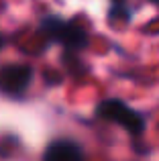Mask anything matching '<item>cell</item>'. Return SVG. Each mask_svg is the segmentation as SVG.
<instances>
[{
  "label": "cell",
  "mask_w": 159,
  "mask_h": 161,
  "mask_svg": "<svg viewBox=\"0 0 159 161\" xmlns=\"http://www.w3.org/2000/svg\"><path fill=\"white\" fill-rule=\"evenodd\" d=\"M114 4H124V0H112Z\"/></svg>",
  "instance_id": "cell-6"
},
{
  "label": "cell",
  "mask_w": 159,
  "mask_h": 161,
  "mask_svg": "<svg viewBox=\"0 0 159 161\" xmlns=\"http://www.w3.org/2000/svg\"><path fill=\"white\" fill-rule=\"evenodd\" d=\"M2 45H4V37L0 35V49H2Z\"/></svg>",
  "instance_id": "cell-5"
},
{
  "label": "cell",
  "mask_w": 159,
  "mask_h": 161,
  "mask_svg": "<svg viewBox=\"0 0 159 161\" xmlns=\"http://www.w3.org/2000/svg\"><path fill=\"white\" fill-rule=\"evenodd\" d=\"M96 116L123 126L124 130H129V133L135 135V137H139L145 130V118L141 116L135 108H131L129 104H124L123 100H116V98L102 100V102L96 106Z\"/></svg>",
  "instance_id": "cell-2"
},
{
  "label": "cell",
  "mask_w": 159,
  "mask_h": 161,
  "mask_svg": "<svg viewBox=\"0 0 159 161\" xmlns=\"http://www.w3.org/2000/svg\"><path fill=\"white\" fill-rule=\"evenodd\" d=\"M39 31L49 43H61L69 51H82L84 47H88V33L78 20L47 16L41 20Z\"/></svg>",
  "instance_id": "cell-1"
},
{
  "label": "cell",
  "mask_w": 159,
  "mask_h": 161,
  "mask_svg": "<svg viewBox=\"0 0 159 161\" xmlns=\"http://www.w3.org/2000/svg\"><path fill=\"white\" fill-rule=\"evenodd\" d=\"M82 157H84V149L72 139H57L43 153V159L47 161H78Z\"/></svg>",
  "instance_id": "cell-4"
},
{
  "label": "cell",
  "mask_w": 159,
  "mask_h": 161,
  "mask_svg": "<svg viewBox=\"0 0 159 161\" xmlns=\"http://www.w3.org/2000/svg\"><path fill=\"white\" fill-rule=\"evenodd\" d=\"M33 80V69L23 63H10L0 67V90L8 96H20L27 92Z\"/></svg>",
  "instance_id": "cell-3"
}]
</instances>
